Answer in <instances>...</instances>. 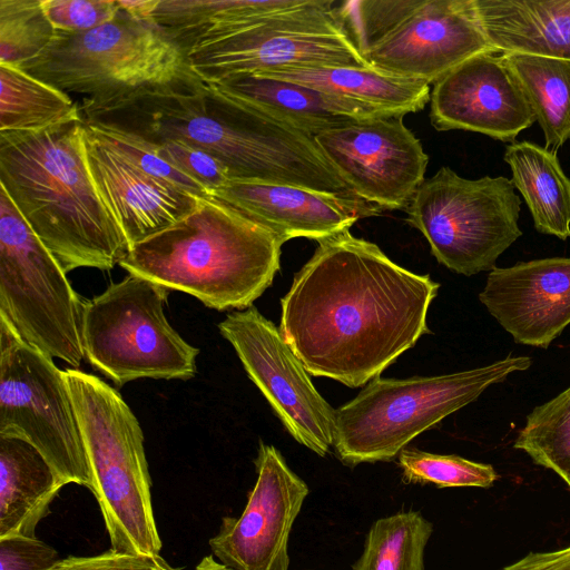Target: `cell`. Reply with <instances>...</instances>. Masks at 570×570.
<instances>
[{
    "mask_svg": "<svg viewBox=\"0 0 570 570\" xmlns=\"http://www.w3.org/2000/svg\"><path fill=\"white\" fill-rule=\"evenodd\" d=\"M94 128L118 153L148 175L175 185L198 198L209 197L207 190L199 183L164 159L147 141L116 129L99 126H94Z\"/></svg>",
    "mask_w": 570,
    "mask_h": 570,
    "instance_id": "d6a6232c",
    "label": "cell"
},
{
    "mask_svg": "<svg viewBox=\"0 0 570 570\" xmlns=\"http://www.w3.org/2000/svg\"><path fill=\"white\" fill-rule=\"evenodd\" d=\"M210 197L271 230L284 243L296 237L317 242L350 229L360 218L383 212L363 199L254 180L229 179Z\"/></svg>",
    "mask_w": 570,
    "mask_h": 570,
    "instance_id": "ffe728a7",
    "label": "cell"
},
{
    "mask_svg": "<svg viewBox=\"0 0 570 570\" xmlns=\"http://www.w3.org/2000/svg\"><path fill=\"white\" fill-rule=\"evenodd\" d=\"M479 299L514 342L548 348L570 325V257L495 266Z\"/></svg>",
    "mask_w": 570,
    "mask_h": 570,
    "instance_id": "ac0fdd59",
    "label": "cell"
},
{
    "mask_svg": "<svg viewBox=\"0 0 570 570\" xmlns=\"http://www.w3.org/2000/svg\"><path fill=\"white\" fill-rule=\"evenodd\" d=\"M158 3L159 0H118L119 8L124 12L136 20L145 22H150L151 14Z\"/></svg>",
    "mask_w": 570,
    "mask_h": 570,
    "instance_id": "f35d334b",
    "label": "cell"
},
{
    "mask_svg": "<svg viewBox=\"0 0 570 570\" xmlns=\"http://www.w3.org/2000/svg\"><path fill=\"white\" fill-rule=\"evenodd\" d=\"M218 328L289 434L325 456L333 446L335 409L313 385L281 330L254 306L229 313Z\"/></svg>",
    "mask_w": 570,
    "mask_h": 570,
    "instance_id": "4fadbf2b",
    "label": "cell"
},
{
    "mask_svg": "<svg viewBox=\"0 0 570 570\" xmlns=\"http://www.w3.org/2000/svg\"><path fill=\"white\" fill-rule=\"evenodd\" d=\"M0 435L29 442L65 484L91 491L90 468L63 371L22 341L1 316Z\"/></svg>",
    "mask_w": 570,
    "mask_h": 570,
    "instance_id": "7c38bea8",
    "label": "cell"
},
{
    "mask_svg": "<svg viewBox=\"0 0 570 570\" xmlns=\"http://www.w3.org/2000/svg\"><path fill=\"white\" fill-rule=\"evenodd\" d=\"M484 32L500 53L570 60V0H474Z\"/></svg>",
    "mask_w": 570,
    "mask_h": 570,
    "instance_id": "7402d4cb",
    "label": "cell"
},
{
    "mask_svg": "<svg viewBox=\"0 0 570 570\" xmlns=\"http://www.w3.org/2000/svg\"><path fill=\"white\" fill-rule=\"evenodd\" d=\"M82 124L92 180L130 248L196 208L202 198L148 175L109 145L94 126Z\"/></svg>",
    "mask_w": 570,
    "mask_h": 570,
    "instance_id": "d6986e66",
    "label": "cell"
},
{
    "mask_svg": "<svg viewBox=\"0 0 570 570\" xmlns=\"http://www.w3.org/2000/svg\"><path fill=\"white\" fill-rule=\"evenodd\" d=\"M166 287L128 274L85 299L81 340L85 357L117 386L138 379L189 380L199 350L167 321Z\"/></svg>",
    "mask_w": 570,
    "mask_h": 570,
    "instance_id": "ba28073f",
    "label": "cell"
},
{
    "mask_svg": "<svg viewBox=\"0 0 570 570\" xmlns=\"http://www.w3.org/2000/svg\"><path fill=\"white\" fill-rule=\"evenodd\" d=\"M501 56L543 132L544 148L557 154L570 139V60L520 52Z\"/></svg>",
    "mask_w": 570,
    "mask_h": 570,
    "instance_id": "484cf974",
    "label": "cell"
},
{
    "mask_svg": "<svg viewBox=\"0 0 570 570\" xmlns=\"http://www.w3.org/2000/svg\"><path fill=\"white\" fill-rule=\"evenodd\" d=\"M154 570H174L164 559Z\"/></svg>",
    "mask_w": 570,
    "mask_h": 570,
    "instance_id": "60d3db41",
    "label": "cell"
},
{
    "mask_svg": "<svg viewBox=\"0 0 570 570\" xmlns=\"http://www.w3.org/2000/svg\"><path fill=\"white\" fill-rule=\"evenodd\" d=\"M499 570H570V544L557 550L529 552Z\"/></svg>",
    "mask_w": 570,
    "mask_h": 570,
    "instance_id": "8d00e7d4",
    "label": "cell"
},
{
    "mask_svg": "<svg viewBox=\"0 0 570 570\" xmlns=\"http://www.w3.org/2000/svg\"><path fill=\"white\" fill-rule=\"evenodd\" d=\"M504 161L522 195L535 229L561 240L570 238V178L557 154L531 141H512Z\"/></svg>",
    "mask_w": 570,
    "mask_h": 570,
    "instance_id": "d4e9b609",
    "label": "cell"
},
{
    "mask_svg": "<svg viewBox=\"0 0 570 570\" xmlns=\"http://www.w3.org/2000/svg\"><path fill=\"white\" fill-rule=\"evenodd\" d=\"M433 524L420 511L401 510L370 527L352 570H425L424 556Z\"/></svg>",
    "mask_w": 570,
    "mask_h": 570,
    "instance_id": "83f0119b",
    "label": "cell"
},
{
    "mask_svg": "<svg viewBox=\"0 0 570 570\" xmlns=\"http://www.w3.org/2000/svg\"><path fill=\"white\" fill-rule=\"evenodd\" d=\"M440 284L350 229L317 240L281 299V332L307 372L358 387L430 333Z\"/></svg>",
    "mask_w": 570,
    "mask_h": 570,
    "instance_id": "6da1fadb",
    "label": "cell"
},
{
    "mask_svg": "<svg viewBox=\"0 0 570 570\" xmlns=\"http://www.w3.org/2000/svg\"><path fill=\"white\" fill-rule=\"evenodd\" d=\"M42 8L58 31L81 32L112 21L118 0H42Z\"/></svg>",
    "mask_w": 570,
    "mask_h": 570,
    "instance_id": "836d02e7",
    "label": "cell"
},
{
    "mask_svg": "<svg viewBox=\"0 0 570 570\" xmlns=\"http://www.w3.org/2000/svg\"><path fill=\"white\" fill-rule=\"evenodd\" d=\"M338 6L333 0H304L191 47L186 59L193 71L210 83L285 66L371 67L351 38Z\"/></svg>",
    "mask_w": 570,
    "mask_h": 570,
    "instance_id": "8fae6325",
    "label": "cell"
},
{
    "mask_svg": "<svg viewBox=\"0 0 570 570\" xmlns=\"http://www.w3.org/2000/svg\"><path fill=\"white\" fill-rule=\"evenodd\" d=\"M284 242L213 198L134 245L119 265L217 311L246 309L272 285Z\"/></svg>",
    "mask_w": 570,
    "mask_h": 570,
    "instance_id": "277c9868",
    "label": "cell"
},
{
    "mask_svg": "<svg viewBox=\"0 0 570 570\" xmlns=\"http://www.w3.org/2000/svg\"><path fill=\"white\" fill-rule=\"evenodd\" d=\"M59 561L58 552L37 537L0 539V570H51Z\"/></svg>",
    "mask_w": 570,
    "mask_h": 570,
    "instance_id": "d590c367",
    "label": "cell"
},
{
    "mask_svg": "<svg viewBox=\"0 0 570 570\" xmlns=\"http://www.w3.org/2000/svg\"><path fill=\"white\" fill-rule=\"evenodd\" d=\"M23 71L62 90L91 98L163 86L195 75L183 50L157 26L121 9L88 31H58Z\"/></svg>",
    "mask_w": 570,
    "mask_h": 570,
    "instance_id": "52a82bcc",
    "label": "cell"
},
{
    "mask_svg": "<svg viewBox=\"0 0 570 570\" xmlns=\"http://www.w3.org/2000/svg\"><path fill=\"white\" fill-rule=\"evenodd\" d=\"M513 446L553 471L570 490V386L528 414Z\"/></svg>",
    "mask_w": 570,
    "mask_h": 570,
    "instance_id": "f1b7e54d",
    "label": "cell"
},
{
    "mask_svg": "<svg viewBox=\"0 0 570 570\" xmlns=\"http://www.w3.org/2000/svg\"><path fill=\"white\" fill-rule=\"evenodd\" d=\"M125 554L109 549L96 556H70L60 560L51 570H120Z\"/></svg>",
    "mask_w": 570,
    "mask_h": 570,
    "instance_id": "74e56055",
    "label": "cell"
},
{
    "mask_svg": "<svg viewBox=\"0 0 570 570\" xmlns=\"http://www.w3.org/2000/svg\"><path fill=\"white\" fill-rule=\"evenodd\" d=\"M405 483L434 484L438 488H482L494 484L499 474L491 464L454 454H435L405 448L397 455Z\"/></svg>",
    "mask_w": 570,
    "mask_h": 570,
    "instance_id": "4dcf8cb0",
    "label": "cell"
},
{
    "mask_svg": "<svg viewBox=\"0 0 570 570\" xmlns=\"http://www.w3.org/2000/svg\"><path fill=\"white\" fill-rule=\"evenodd\" d=\"M213 85L312 137L351 122L400 114L257 73H236Z\"/></svg>",
    "mask_w": 570,
    "mask_h": 570,
    "instance_id": "44dd1931",
    "label": "cell"
},
{
    "mask_svg": "<svg viewBox=\"0 0 570 570\" xmlns=\"http://www.w3.org/2000/svg\"><path fill=\"white\" fill-rule=\"evenodd\" d=\"M255 468L245 509L223 518L209 540L212 556L233 570H289V535L308 485L274 445L259 443Z\"/></svg>",
    "mask_w": 570,
    "mask_h": 570,
    "instance_id": "9a60e30c",
    "label": "cell"
},
{
    "mask_svg": "<svg viewBox=\"0 0 570 570\" xmlns=\"http://www.w3.org/2000/svg\"><path fill=\"white\" fill-rule=\"evenodd\" d=\"M485 52L499 53L484 32L474 0H423L363 57L373 68L431 85Z\"/></svg>",
    "mask_w": 570,
    "mask_h": 570,
    "instance_id": "2e32d148",
    "label": "cell"
},
{
    "mask_svg": "<svg viewBox=\"0 0 570 570\" xmlns=\"http://www.w3.org/2000/svg\"><path fill=\"white\" fill-rule=\"evenodd\" d=\"M82 120L151 145L176 140L219 160L229 179L295 185L340 195L345 183L314 137L225 94L196 73L79 105Z\"/></svg>",
    "mask_w": 570,
    "mask_h": 570,
    "instance_id": "7a4b0ae2",
    "label": "cell"
},
{
    "mask_svg": "<svg viewBox=\"0 0 570 570\" xmlns=\"http://www.w3.org/2000/svg\"><path fill=\"white\" fill-rule=\"evenodd\" d=\"M532 364L509 355L485 366L436 376H376L335 410L333 448L345 465L389 462L422 432Z\"/></svg>",
    "mask_w": 570,
    "mask_h": 570,
    "instance_id": "8992f818",
    "label": "cell"
},
{
    "mask_svg": "<svg viewBox=\"0 0 570 570\" xmlns=\"http://www.w3.org/2000/svg\"><path fill=\"white\" fill-rule=\"evenodd\" d=\"M153 146L164 159L199 183L209 197L229 180L227 168L202 149L176 140Z\"/></svg>",
    "mask_w": 570,
    "mask_h": 570,
    "instance_id": "e575fe53",
    "label": "cell"
},
{
    "mask_svg": "<svg viewBox=\"0 0 570 570\" xmlns=\"http://www.w3.org/2000/svg\"><path fill=\"white\" fill-rule=\"evenodd\" d=\"M56 33L42 0H0V65L20 67L39 56Z\"/></svg>",
    "mask_w": 570,
    "mask_h": 570,
    "instance_id": "f546056e",
    "label": "cell"
},
{
    "mask_svg": "<svg viewBox=\"0 0 570 570\" xmlns=\"http://www.w3.org/2000/svg\"><path fill=\"white\" fill-rule=\"evenodd\" d=\"M0 187L68 273L111 269L129 244L92 180L83 124L0 131Z\"/></svg>",
    "mask_w": 570,
    "mask_h": 570,
    "instance_id": "3957f363",
    "label": "cell"
},
{
    "mask_svg": "<svg viewBox=\"0 0 570 570\" xmlns=\"http://www.w3.org/2000/svg\"><path fill=\"white\" fill-rule=\"evenodd\" d=\"M110 549L159 557L151 479L140 424L118 391L94 374L63 371Z\"/></svg>",
    "mask_w": 570,
    "mask_h": 570,
    "instance_id": "5b68a950",
    "label": "cell"
},
{
    "mask_svg": "<svg viewBox=\"0 0 570 570\" xmlns=\"http://www.w3.org/2000/svg\"><path fill=\"white\" fill-rule=\"evenodd\" d=\"M495 53L471 57L433 83L430 120L436 130H469L512 142L533 125L527 98Z\"/></svg>",
    "mask_w": 570,
    "mask_h": 570,
    "instance_id": "e0dca14e",
    "label": "cell"
},
{
    "mask_svg": "<svg viewBox=\"0 0 570 570\" xmlns=\"http://www.w3.org/2000/svg\"><path fill=\"white\" fill-rule=\"evenodd\" d=\"M404 116L360 120L314 137L353 193L382 210L405 209L425 180L429 156Z\"/></svg>",
    "mask_w": 570,
    "mask_h": 570,
    "instance_id": "5bb4252c",
    "label": "cell"
},
{
    "mask_svg": "<svg viewBox=\"0 0 570 570\" xmlns=\"http://www.w3.org/2000/svg\"><path fill=\"white\" fill-rule=\"evenodd\" d=\"M81 119L79 105L65 91L0 65V131H37Z\"/></svg>",
    "mask_w": 570,
    "mask_h": 570,
    "instance_id": "4316f807",
    "label": "cell"
},
{
    "mask_svg": "<svg viewBox=\"0 0 570 570\" xmlns=\"http://www.w3.org/2000/svg\"><path fill=\"white\" fill-rule=\"evenodd\" d=\"M436 261L471 276L490 272L521 235V199L511 179H468L441 167L419 187L405 208Z\"/></svg>",
    "mask_w": 570,
    "mask_h": 570,
    "instance_id": "9c48e42d",
    "label": "cell"
},
{
    "mask_svg": "<svg viewBox=\"0 0 570 570\" xmlns=\"http://www.w3.org/2000/svg\"><path fill=\"white\" fill-rule=\"evenodd\" d=\"M194 570H233L217 561L212 554L204 557Z\"/></svg>",
    "mask_w": 570,
    "mask_h": 570,
    "instance_id": "ab89813d",
    "label": "cell"
},
{
    "mask_svg": "<svg viewBox=\"0 0 570 570\" xmlns=\"http://www.w3.org/2000/svg\"><path fill=\"white\" fill-rule=\"evenodd\" d=\"M161 559H163V558L160 557V558L158 559V561L156 562V564H155L151 569H149V570H154V569L159 564V562H160V560H161Z\"/></svg>",
    "mask_w": 570,
    "mask_h": 570,
    "instance_id": "b9f144b4",
    "label": "cell"
},
{
    "mask_svg": "<svg viewBox=\"0 0 570 570\" xmlns=\"http://www.w3.org/2000/svg\"><path fill=\"white\" fill-rule=\"evenodd\" d=\"M254 73L404 115L423 109L431 96L428 82L373 67L285 66Z\"/></svg>",
    "mask_w": 570,
    "mask_h": 570,
    "instance_id": "cb8c5ba5",
    "label": "cell"
},
{
    "mask_svg": "<svg viewBox=\"0 0 570 570\" xmlns=\"http://www.w3.org/2000/svg\"><path fill=\"white\" fill-rule=\"evenodd\" d=\"M66 484L29 442L0 435V539L36 537Z\"/></svg>",
    "mask_w": 570,
    "mask_h": 570,
    "instance_id": "603a6c76",
    "label": "cell"
},
{
    "mask_svg": "<svg viewBox=\"0 0 570 570\" xmlns=\"http://www.w3.org/2000/svg\"><path fill=\"white\" fill-rule=\"evenodd\" d=\"M423 0H351L340 13L354 43L364 56L389 36Z\"/></svg>",
    "mask_w": 570,
    "mask_h": 570,
    "instance_id": "1f68e13d",
    "label": "cell"
},
{
    "mask_svg": "<svg viewBox=\"0 0 570 570\" xmlns=\"http://www.w3.org/2000/svg\"><path fill=\"white\" fill-rule=\"evenodd\" d=\"M83 301L0 187V316L22 341L78 368Z\"/></svg>",
    "mask_w": 570,
    "mask_h": 570,
    "instance_id": "30bf717a",
    "label": "cell"
}]
</instances>
